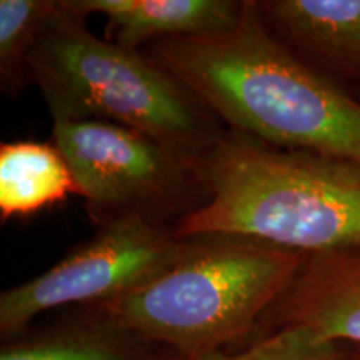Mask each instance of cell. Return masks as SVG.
Wrapping results in <instances>:
<instances>
[{
    "label": "cell",
    "mask_w": 360,
    "mask_h": 360,
    "mask_svg": "<svg viewBox=\"0 0 360 360\" xmlns=\"http://www.w3.org/2000/svg\"><path fill=\"white\" fill-rule=\"evenodd\" d=\"M77 195L101 225L125 217L164 224L204 204L193 160L148 135L102 120H53L52 141Z\"/></svg>",
    "instance_id": "cell-5"
},
{
    "label": "cell",
    "mask_w": 360,
    "mask_h": 360,
    "mask_svg": "<svg viewBox=\"0 0 360 360\" xmlns=\"http://www.w3.org/2000/svg\"><path fill=\"white\" fill-rule=\"evenodd\" d=\"M57 0H0V87L15 97L30 82V53Z\"/></svg>",
    "instance_id": "cell-12"
},
{
    "label": "cell",
    "mask_w": 360,
    "mask_h": 360,
    "mask_svg": "<svg viewBox=\"0 0 360 360\" xmlns=\"http://www.w3.org/2000/svg\"><path fill=\"white\" fill-rule=\"evenodd\" d=\"M354 349L321 339L299 327H283L257 337L240 352H210L195 357L170 354L159 360H349Z\"/></svg>",
    "instance_id": "cell-13"
},
{
    "label": "cell",
    "mask_w": 360,
    "mask_h": 360,
    "mask_svg": "<svg viewBox=\"0 0 360 360\" xmlns=\"http://www.w3.org/2000/svg\"><path fill=\"white\" fill-rule=\"evenodd\" d=\"M143 56L229 130L360 165V101L300 60L244 0L224 32L157 40Z\"/></svg>",
    "instance_id": "cell-1"
},
{
    "label": "cell",
    "mask_w": 360,
    "mask_h": 360,
    "mask_svg": "<svg viewBox=\"0 0 360 360\" xmlns=\"http://www.w3.org/2000/svg\"><path fill=\"white\" fill-rule=\"evenodd\" d=\"M283 327L360 347V245L307 254L257 334Z\"/></svg>",
    "instance_id": "cell-7"
},
{
    "label": "cell",
    "mask_w": 360,
    "mask_h": 360,
    "mask_svg": "<svg viewBox=\"0 0 360 360\" xmlns=\"http://www.w3.org/2000/svg\"><path fill=\"white\" fill-rule=\"evenodd\" d=\"M155 345L85 309L72 321L4 340L0 360H159Z\"/></svg>",
    "instance_id": "cell-10"
},
{
    "label": "cell",
    "mask_w": 360,
    "mask_h": 360,
    "mask_svg": "<svg viewBox=\"0 0 360 360\" xmlns=\"http://www.w3.org/2000/svg\"><path fill=\"white\" fill-rule=\"evenodd\" d=\"M305 257L244 236L186 238L179 257L155 277L85 309L170 354L219 352L257 334Z\"/></svg>",
    "instance_id": "cell-3"
},
{
    "label": "cell",
    "mask_w": 360,
    "mask_h": 360,
    "mask_svg": "<svg viewBox=\"0 0 360 360\" xmlns=\"http://www.w3.org/2000/svg\"><path fill=\"white\" fill-rule=\"evenodd\" d=\"M259 11L300 60L334 82L360 84V0H264Z\"/></svg>",
    "instance_id": "cell-8"
},
{
    "label": "cell",
    "mask_w": 360,
    "mask_h": 360,
    "mask_svg": "<svg viewBox=\"0 0 360 360\" xmlns=\"http://www.w3.org/2000/svg\"><path fill=\"white\" fill-rule=\"evenodd\" d=\"M53 120H102L148 135L195 160L224 134L217 119L141 51L94 35L57 0L30 53Z\"/></svg>",
    "instance_id": "cell-4"
},
{
    "label": "cell",
    "mask_w": 360,
    "mask_h": 360,
    "mask_svg": "<svg viewBox=\"0 0 360 360\" xmlns=\"http://www.w3.org/2000/svg\"><path fill=\"white\" fill-rule=\"evenodd\" d=\"M184 245L186 238L154 220L125 217L102 225L51 269L0 294V335L19 337L53 309L115 299L169 267Z\"/></svg>",
    "instance_id": "cell-6"
},
{
    "label": "cell",
    "mask_w": 360,
    "mask_h": 360,
    "mask_svg": "<svg viewBox=\"0 0 360 360\" xmlns=\"http://www.w3.org/2000/svg\"><path fill=\"white\" fill-rule=\"evenodd\" d=\"M349 360H360V347H354L352 355H350Z\"/></svg>",
    "instance_id": "cell-14"
},
{
    "label": "cell",
    "mask_w": 360,
    "mask_h": 360,
    "mask_svg": "<svg viewBox=\"0 0 360 360\" xmlns=\"http://www.w3.org/2000/svg\"><path fill=\"white\" fill-rule=\"evenodd\" d=\"M77 193L72 172L52 142L0 146V215L30 217Z\"/></svg>",
    "instance_id": "cell-11"
},
{
    "label": "cell",
    "mask_w": 360,
    "mask_h": 360,
    "mask_svg": "<svg viewBox=\"0 0 360 360\" xmlns=\"http://www.w3.org/2000/svg\"><path fill=\"white\" fill-rule=\"evenodd\" d=\"M193 169L205 200L177 220L179 238L229 233L302 254L360 245V165L224 130Z\"/></svg>",
    "instance_id": "cell-2"
},
{
    "label": "cell",
    "mask_w": 360,
    "mask_h": 360,
    "mask_svg": "<svg viewBox=\"0 0 360 360\" xmlns=\"http://www.w3.org/2000/svg\"><path fill=\"white\" fill-rule=\"evenodd\" d=\"M77 15H102L105 39L139 51L177 37L224 32L237 24L242 2L232 0H62Z\"/></svg>",
    "instance_id": "cell-9"
}]
</instances>
